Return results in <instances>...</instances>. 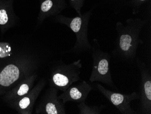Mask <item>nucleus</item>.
Segmentation results:
<instances>
[{
  "label": "nucleus",
  "mask_w": 151,
  "mask_h": 114,
  "mask_svg": "<svg viewBox=\"0 0 151 114\" xmlns=\"http://www.w3.org/2000/svg\"><path fill=\"white\" fill-rule=\"evenodd\" d=\"M92 14V10H89L83 15L73 18L67 17L59 15L55 19L58 23L69 27L76 36V42L73 47L75 52L91 51L92 45L88 37V27L89 21Z\"/></svg>",
  "instance_id": "7ed1b4c3"
},
{
  "label": "nucleus",
  "mask_w": 151,
  "mask_h": 114,
  "mask_svg": "<svg viewBox=\"0 0 151 114\" xmlns=\"http://www.w3.org/2000/svg\"><path fill=\"white\" fill-rule=\"evenodd\" d=\"M40 19L57 16L68 7L66 0H40Z\"/></svg>",
  "instance_id": "0eeeda50"
},
{
  "label": "nucleus",
  "mask_w": 151,
  "mask_h": 114,
  "mask_svg": "<svg viewBox=\"0 0 151 114\" xmlns=\"http://www.w3.org/2000/svg\"><path fill=\"white\" fill-rule=\"evenodd\" d=\"M71 7L75 9L79 16L81 15V9L83 7L85 0H68Z\"/></svg>",
  "instance_id": "9b49d317"
},
{
  "label": "nucleus",
  "mask_w": 151,
  "mask_h": 114,
  "mask_svg": "<svg viewBox=\"0 0 151 114\" xmlns=\"http://www.w3.org/2000/svg\"><path fill=\"white\" fill-rule=\"evenodd\" d=\"M108 1L112 4H114L115 6L120 7V6H124L125 5L128 0H108Z\"/></svg>",
  "instance_id": "dca6fc26"
},
{
  "label": "nucleus",
  "mask_w": 151,
  "mask_h": 114,
  "mask_svg": "<svg viewBox=\"0 0 151 114\" xmlns=\"http://www.w3.org/2000/svg\"><path fill=\"white\" fill-rule=\"evenodd\" d=\"M96 90L102 94L121 114H135L131 107L132 102L139 99L140 95L134 91L130 94H122L111 91L99 83L95 85Z\"/></svg>",
  "instance_id": "20e7f679"
},
{
  "label": "nucleus",
  "mask_w": 151,
  "mask_h": 114,
  "mask_svg": "<svg viewBox=\"0 0 151 114\" xmlns=\"http://www.w3.org/2000/svg\"><path fill=\"white\" fill-rule=\"evenodd\" d=\"M146 22L139 18L128 19L125 25L121 22H117V38L112 52L114 58L127 63H133L135 61L138 47L143 43L140 38V33Z\"/></svg>",
  "instance_id": "f257e3e1"
},
{
  "label": "nucleus",
  "mask_w": 151,
  "mask_h": 114,
  "mask_svg": "<svg viewBox=\"0 0 151 114\" xmlns=\"http://www.w3.org/2000/svg\"><path fill=\"white\" fill-rule=\"evenodd\" d=\"M8 17L7 12L4 9H0V25H4L7 23Z\"/></svg>",
  "instance_id": "ddd939ff"
},
{
  "label": "nucleus",
  "mask_w": 151,
  "mask_h": 114,
  "mask_svg": "<svg viewBox=\"0 0 151 114\" xmlns=\"http://www.w3.org/2000/svg\"><path fill=\"white\" fill-rule=\"evenodd\" d=\"M30 104V99L28 97H24L20 100L19 103V105L22 109L26 108Z\"/></svg>",
  "instance_id": "4468645a"
},
{
  "label": "nucleus",
  "mask_w": 151,
  "mask_h": 114,
  "mask_svg": "<svg viewBox=\"0 0 151 114\" xmlns=\"http://www.w3.org/2000/svg\"><path fill=\"white\" fill-rule=\"evenodd\" d=\"M29 87L27 84H23L20 87L19 90L18 91V94L19 96H23L25 95L28 91Z\"/></svg>",
  "instance_id": "2eb2a0df"
},
{
  "label": "nucleus",
  "mask_w": 151,
  "mask_h": 114,
  "mask_svg": "<svg viewBox=\"0 0 151 114\" xmlns=\"http://www.w3.org/2000/svg\"><path fill=\"white\" fill-rule=\"evenodd\" d=\"M150 0H128L125 5H127L132 10V14H137L143 5Z\"/></svg>",
  "instance_id": "9d476101"
},
{
  "label": "nucleus",
  "mask_w": 151,
  "mask_h": 114,
  "mask_svg": "<svg viewBox=\"0 0 151 114\" xmlns=\"http://www.w3.org/2000/svg\"><path fill=\"white\" fill-rule=\"evenodd\" d=\"M80 113L82 114H100L106 108V105H88L85 102L81 103L79 105Z\"/></svg>",
  "instance_id": "1a4fd4ad"
},
{
  "label": "nucleus",
  "mask_w": 151,
  "mask_h": 114,
  "mask_svg": "<svg viewBox=\"0 0 151 114\" xmlns=\"http://www.w3.org/2000/svg\"><path fill=\"white\" fill-rule=\"evenodd\" d=\"M135 62L140 74V110L142 114H151V73L146 64L139 58Z\"/></svg>",
  "instance_id": "39448f33"
},
{
  "label": "nucleus",
  "mask_w": 151,
  "mask_h": 114,
  "mask_svg": "<svg viewBox=\"0 0 151 114\" xmlns=\"http://www.w3.org/2000/svg\"><path fill=\"white\" fill-rule=\"evenodd\" d=\"M92 41L93 43L91 52L93 65L89 81L91 83L100 82L113 89L117 90L113 80L110 69L111 55L101 49L97 39H93Z\"/></svg>",
  "instance_id": "f03ea898"
},
{
  "label": "nucleus",
  "mask_w": 151,
  "mask_h": 114,
  "mask_svg": "<svg viewBox=\"0 0 151 114\" xmlns=\"http://www.w3.org/2000/svg\"><path fill=\"white\" fill-rule=\"evenodd\" d=\"M93 88L91 85L83 81L78 85L67 89L63 94L59 96V98L62 99L64 103L68 101L82 102H85Z\"/></svg>",
  "instance_id": "423d86ee"
},
{
  "label": "nucleus",
  "mask_w": 151,
  "mask_h": 114,
  "mask_svg": "<svg viewBox=\"0 0 151 114\" xmlns=\"http://www.w3.org/2000/svg\"><path fill=\"white\" fill-rule=\"evenodd\" d=\"M19 71V69L13 65L6 66L0 73V85L8 86L18 79Z\"/></svg>",
  "instance_id": "6e6552de"
},
{
  "label": "nucleus",
  "mask_w": 151,
  "mask_h": 114,
  "mask_svg": "<svg viewBox=\"0 0 151 114\" xmlns=\"http://www.w3.org/2000/svg\"><path fill=\"white\" fill-rule=\"evenodd\" d=\"M11 48L8 43H0V58H4L10 56Z\"/></svg>",
  "instance_id": "f8f14e48"
}]
</instances>
